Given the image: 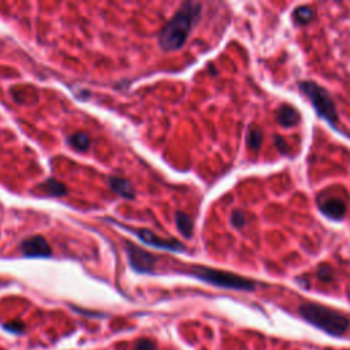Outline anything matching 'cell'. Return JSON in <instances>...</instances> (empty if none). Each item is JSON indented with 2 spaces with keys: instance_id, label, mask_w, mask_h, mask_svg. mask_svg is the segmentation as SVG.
<instances>
[{
  "instance_id": "obj_1",
  "label": "cell",
  "mask_w": 350,
  "mask_h": 350,
  "mask_svg": "<svg viewBox=\"0 0 350 350\" xmlns=\"http://www.w3.org/2000/svg\"><path fill=\"white\" fill-rule=\"evenodd\" d=\"M201 14V5L188 2L181 6L177 14L170 19L159 34V46L163 51H177L184 46L190 30Z\"/></svg>"
},
{
  "instance_id": "obj_2",
  "label": "cell",
  "mask_w": 350,
  "mask_h": 350,
  "mask_svg": "<svg viewBox=\"0 0 350 350\" xmlns=\"http://www.w3.org/2000/svg\"><path fill=\"white\" fill-rule=\"evenodd\" d=\"M301 318L331 335H343L350 326L349 319L334 309L315 302H305L298 308Z\"/></svg>"
},
{
  "instance_id": "obj_3",
  "label": "cell",
  "mask_w": 350,
  "mask_h": 350,
  "mask_svg": "<svg viewBox=\"0 0 350 350\" xmlns=\"http://www.w3.org/2000/svg\"><path fill=\"white\" fill-rule=\"evenodd\" d=\"M186 272L200 281L207 282L213 286H219V287H225V289L246 291H252L256 289V282L250 281L248 278L238 277L231 272L213 270V268L203 267V266H192Z\"/></svg>"
},
{
  "instance_id": "obj_4",
  "label": "cell",
  "mask_w": 350,
  "mask_h": 350,
  "mask_svg": "<svg viewBox=\"0 0 350 350\" xmlns=\"http://www.w3.org/2000/svg\"><path fill=\"white\" fill-rule=\"evenodd\" d=\"M299 89L311 100L319 116L323 118L327 123L331 124L334 129H336L338 127L336 124L339 120H338V115H336L335 104L332 102L331 96L328 95L327 91L318 83L311 82V81H304V82L299 83Z\"/></svg>"
},
{
  "instance_id": "obj_5",
  "label": "cell",
  "mask_w": 350,
  "mask_h": 350,
  "mask_svg": "<svg viewBox=\"0 0 350 350\" xmlns=\"http://www.w3.org/2000/svg\"><path fill=\"white\" fill-rule=\"evenodd\" d=\"M126 248V253L129 258L130 267L139 274H149L153 272L155 266H156L157 258L153 254L148 253L147 250H144L137 245L132 244L130 241H126L124 244Z\"/></svg>"
},
{
  "instance_id": "obj_6",
  "label": "cell",
  "mask_w": 350,
  "mask_h": 350,
  "mask_svg": "<svg viewBox=\"0 0 350 350\" xmlns=\"http://www.w3.org/2000/svg\"><path fill=\"white\" fill-rule=\"evenodd\" d=\"M124 229H127V227H124ZM127 230L132 231V233L137 235L143 242L151 245L153 248L166 249V250H171V252H180V250H184L185 249V246L181 244L180 241L161 238V237H157L155 233H152L151 230H147V229H139V230L127 229Z\"/></svg>"
},
{
  "instance_id": "obj_7",
  "label": "cell",
  "mask_w": 350,
  "mask_h": 350,
  "mask_svg": "<svg viewBox=\"0 0 350 350\" xmlns=\"http://www.w3.org/2000/svg\"><path fill=\"white\" fill-rule=\"evenodd\" d=\"M19 249L23 256L28 257H48L52 254L51 246L41 235H33L26 238L21 244Z\"/></svg>"
},
{
  "instance_id": "obj_8",
  "label": "cell",
  "mask_w": 350,
  "mask_h": 350,
  "mask_svg": "<svg viewBox=\"0 0 350 350\" xmlns=\"http://www.w3.org/2000/svg\"><path fill=\"white\" fill-rule=\"evenodd\" d=\"M319 208L320 211L330 219L341 221L346 213V203L339 197H327L319 198Z\"/></svg>"
},
{
  "instance_id": "obj_9",
  "label": "cell",
  "mask_w": 350,
  "mask_h": 350,
  "mask_svg": "<svg viewBox=\"0 0 350 350\" xmlns=\"http://www.w3.org/2000/svg\"><path fill=\"white\" fill-rule=\"evenodd\" d=\"M277 120L283 127H291L301 120V115L297 108L290 104H283L277 112Z\"/></svg>"
},
{
  "instance_id": "obj_10",
  "label": "cell",
  "mask_w": 350,
  "mask_h": 350,
  "mask_svg": "<svg viewBox=\"0 0 350 350\" xmlns=\"http://www.w3.org/2000/svg\"><path fill=\"white\" fill-rule=\"evenodd\" d=\"M37 190L41 192L46 196H54V197H62L67 193V189L63 184H60L59 181L56 180H48L44 184L38 185Z\"/></svg>"
},
{
  "instance_id": "obj_11",
  "label": "cell",
  "mask_w": 350,
  "mask_h": 350,
  "mask_svg": "<svg viewBox=\"0 0 350 350\" xmlns=\"http://www.w3.org/2000/svg\"><path fill=\"white\" fill-rule=\"evenodd\" d=\"M110 186L116 194H119L123 198H130V200L134 198V190L132 188V185L123 178L112 177V178H110Z\"/></svg>"
},
{
  "instance_id": "obj_12",
  "label": "cell",
  "mask_w": 350,
  "mask_h": 350,
  "mask_svg": "<svg viewBox=\"0 0 350 350\" xmlns=\"http://www.w3.org/2000/svg\"><path fill=\"white\" fill-rule=\"evenodd\" d=\"M175 223H177L178 230L182 233L185 238H192V235H193V222H192L190 216H188L184 212L178 211L175 213Z\"/></svg>"
},
{
  "instance_id": "obj_13",
  "label": "cell",
  "mask_w": 350,
  "mask_h": 350,
  "mask_svg": "<svg viewBox=\"0 0 350 350\" xmlns=\"http://www.w3.org/2000/svg\"><path fill=\"white\" fill-rule=\"evenodd\" d=\"M69 144L78 151H88L91 147V139L85 133H75L69 137Z\"/></svg>"
},
{
  "instance_id": "obj_14",
  "label": "cell",
  "mask_w": 350,
  "mask_h": 350,
  "mask_svg": "<svg viewBox=\"0 0 350 350\" xmlns=\"http://www.w3.org/2000/svg\"><path fill=\"white\" fill-rule=\"evenodd\" d=\"M315 17V13L312 11L311 7H307V6H301L298 9L294 10L293 13V18L297 23L299 25H305V23L311 22Z\"/></svg>"
},
{
  "instance_id": "obj_15",
  "label": "cell",
  "mask_w": 350,
  "mask_h": 350,
  "mask_svg": "<svg viewBox=\"0 0 350 350\" xmlns=\"http://www.w3.org/2000/svg\"><path fill=\"white\" fill-rule=\"evenodd\" d=\"M246 143H248L250 149L257 151L262 143L261 130L258 129V127H256V126H250V127H249L248 136H246Z\"/></svg>"
},
{
  "instance_id": "obj_16",
  "label": "cell",
  "mask_w": 350,
  "mask_h": 350,
  "mask_svg": "<svg viewBox=\"0 0 350 350\" xmlns=\"http://www.w3.org/2000/svg\"><path fill=\"white\" fill-rule=\"evenodd\" d=\"M245 223H246V219H245L244 212L240 211V209L233 211V213H231V225L237 227V229H241V227L245 226Z\"/></svg>"
},
{
  "instance_id": "obj_17",
  "label": "cell",
  "mask_w": 350,
  "mask_h": 350,
  "mask_svg": "<svg viewBox=\"0 0 350 350\" xmlns=\"http://www.w3.org/2000/svg\"><path fill=\"white\" fill-rule=\"evenodd\" d=\"M318 277L324 282L332 281V278H334V272H332V268L330 267V266L323 264V266H320V267H319Z\"/></svg>"
},
{
  "instance_id": "obj_18",
  "label": "cell",
  "mask_w": 350,
  "mask_h": 350,
  "mask_svg": "<svg viewBox=\"0 0 350 350\" xmlns=\"http://www.w3.org/2000/svg\"><path fill=\"white\" fill-rule=\"evenodd\" d=\"M133 350H156V346H155V343L152 341H149V339H140L134 345Z\"/></svg>"
},
{
  "instance_id": "obj_19",
  "label": "cell",
  "mask_w": 350,
  "mask_h": 350,
  "mask_svg": "<svg viewBox=\"0 0 350 350\" xmlns=\"http://www.w3.org/2000/svg\"><path fill=\"white\" fill-rule=\"evenodd\" d=\"M6 330H9V331L14 332V334H21V332L25 330V326H23L21 322H13V323H10V324H7V326H6Z\"/></svg>"
},
{
  "instance_id": "obj_20",
  "label": "cell",
  "mask_w": 350,
  "mask_h": 350,
  "mask_svg": "<svg viewBox=\"0 0 350 350\" xmlns=\"http://www.w3.org/2000/svg\"><path fill=\"white\" fill-rule=\"evenodd\" d=\"M275 145H277L278 151L281 153H283V155H286V153L289 152V148H287V144H286V141L282 137H279V136H277L275 137Z\"/></svg>"
}]
</instances>
